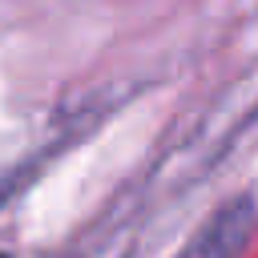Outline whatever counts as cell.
<instances>
[{"label":"cell","mask_w":258,"mask_h":258,"mask_svg":"<svg viewBox=\"0 0 258 258\" xmlns=\"http://www.w3.org/2000/svg\"><path fill=\"white\" fill-rule=\"evenodd\" d=\"M0 258H8V254H0Z\"/></svg>","instance_id":"1"}]
</instances>
